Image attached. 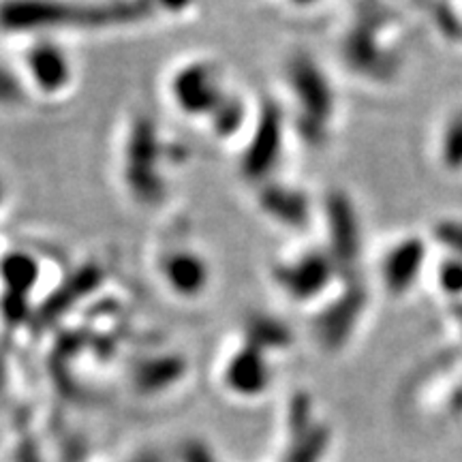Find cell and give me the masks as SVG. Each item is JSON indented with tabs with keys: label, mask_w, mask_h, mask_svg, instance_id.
<instances>
[{
	"label": "cell",
	"mask_w": 462,
	"mask_h": 462,
	"mask_svg": "<svg viewBox=\"0 0 462 462\" xmlns=\"http://www.w3.org/2000/svg\"><path fill=\"white\" fill-rule=\"evenodd\" d=\"M3 201H5V184L0 180V208H3Z\"/></svg>",
	"instance_id": "obj_1"
},
{
	"label": "cell",
	"mask_w": 462,
	"mask_h": 462,
	"mask_svg": "<svg viewBox=\"0 0 462 462\" xmlns=\"http://www.w3.org/2000/svg\"><path fill=\"white\" fill-rule=\"evenodd\" d=\"M296 3H302V5H309V3H315V0H296Z\"/></svg>",
	"instance_id": "obj_2"
}]
</instances>
